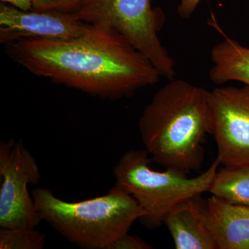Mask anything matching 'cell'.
Instances as JSON below:
<instances>
[{
    "mask_svg": "<svg viewBox=\"0 0 249 249\" xmlns=\"http://www.w3.org/2000/svg\"><path fill=\"white\" fill-rule=\"evenodd\" d=\"M209 92L173 79L154 94L139 122L142 143L153 161L186 174L200 169L206 136L211 134Z\"/></svg>",
    "mask_w": 249,
    "mask_h": 249,
    "instance_id": "2",
    "label": "cell"
},
{
    "mask_svg": "<svg viewBox=\"0 0 249 249\" xmlns=\"http://www.w3.org/2000/svg\"><path fill=\"white\" fill-rule=\"evenodd\" d=\"M201 0H181L178 8V16L183 19L191 18Z\"/></svg>",
    "mask_w": 249,
    "mask_h": 249,
    "instance_id": "16",
    "label": "cell"
},
{
    "mask_svg": "<svg viewBox=\"0 0 249 249\" xmlns=\"http://www.w3.org/2000/svg\"><path fill=\"white\" fill-rule=\"evenodd\" d=\"M34 10L40 11H55L75 14L83 9L92 0H32Z\"/></svg>",
    "mask_w": 249,
    "mask_h": 249,
    "instance_id": "14",
    "label": "cell"
},
{
    "mask_svg": "<svg viewBox=\"0 0 249 249\" xmlns=\"http://www.w3.org/2000/svg\"><path fill=\"white\" fill-rule=\"evenodd\" d=\"M209 192L231 202L249 206V166L219 170Z\"/></svg>",
    "mask_w": 249,
    "mask_h": 249,
    "instance_id": "12",
    "label": "cell"
},
{
    "mask_svg": "<svg viewBox=\"0 0 249 249\" xmlns=\"http://www.w3.org/2000/svg\"><path fill=\"white\" fill-rule=\"evenodd\" d=\"M209 102L216 160L225 168L249 167V87L214 88Z\"/></svg>",
    "mask_w": 249,
    "mask_h": 249,
    "instance_id": "7",
    "label": "cell"
},
{
    "mask_svg": "<svg viewBox=\"0 0 249 249\" xmlns=\"http://www.w3.org/2000/svg\"><path fill=\"white\" fill-rule=\"evenodd\" d=\"M45 244V234L35 228H1L0 230L1 249H42Z\"/></svg>",
    "mask_w": 249,
    "mask_h": 249,
    "instance_id": "13",
    "label": "cell"
},
{
    "mask_svg": "<svg viewBox=\"0 0 249 249\" xmlns=\"http://www.w3.org/2000/svg\"><path fill=\"white\" fill-rule=\"evenodd\" d=\"M32 196L42 220L81 248L109 249L145 216L133 196L116 185L105 196L76 202L45 188H36Z\"/></svg>",
    "mask_w": 249,
    "mask_h": 249,
    "instance_id": "3",
    "label": "cell"
},
{
    "mask_svg": "<svg viewBox=\"0 0 249 249\" xmlns=\"http://www.w3.org/2000/svg\"><path fill=\"white\" fill-rule=\"evenodd\" d=\"M145 149L124 152L114 168L116 186L131 195L145 212L140 222L150 229L163 224L165 216L182 201L209 192L218 172L215 160L206 171L196 178L167 168L156 171Z\"/></svg>",
    "mask_w": 249,
    "mask_h": 249,
    "instance_id": "4",
    "label": "cell"
},
{
    "mask_svg": "<svg viewBox=\"0 0 249 249\" xmlns=\"http://www.w3.org/2000/svg\"><path fill=\"white\" fill-rule=\"evenodd\" d=\"M211 60L209 78L213 83L238 81L249 87V47L226 37L212 49Z\"/></svg>",
    "mask_w": 249,
    "mask_h": 249,
    "instance_id": "11",
    "label": "cell"
},
{
    "mask_svg": "<svg viewBox=\"0 0 249 249\" xmlns=\"http://www.w3.org/2000/svg\"><path fill=\"white\" fill-rule=\"evenodd\" d=\"M4 47L32 74L103 99L129 97L161 78L145 55L102 26L89 24L71 40H22Z\"/></svg>",
    "mask_w": 249,
    "mask_h": 249,
    "instance_id": "1",
    "label": "cell"
},
{
    "mask_svg": "<svg viewBox=\"0 0 249 249\" xmlns=\"http://www.w3.org/2000/svg\"><path fill=\"white\" fill-rule=\"evenodd\" d=\"M89 25L75 14L26 11L0 4V42L4 46L22 40H71L83 35Z\"/></svg>",
    "mask_w": 249,
    "mask_h": 249,
    "instance_id": "8",
    "label": "cell"
},
{
    "mask_svg": "<svg viewBox=\"0 0 249 249\" xmlns=\"http://www.w3.org/2000/svg\"><path fill=\"white\" fill-rule=\"evenodd\" d=\"M151 245L137 236L130 235L129 233L121 236L114 241L109 249H150Z\"/></svg>",
    "mask_w": 249,
    "mask_h": 249,
    "instance_id": "15",
    "label": "cell"
},
{
    "mask_svg": "<svg viewBox=\"0 0 249 249\" xmlns=\"http://www.w3.org/2000/svg\"><path fill=\"white\" fill-rule=\"evenodd\" d=\"M1 1L5 4L11 5L22 11L34 10L32 0H1Z\"/></svg>",
    "mask_w": 249,
    "mask_h": 249,
    "instance_id": "17",
    "label": "cell"
},
{
    "mask_svg": "<svg viewBox=\"0 0 249 249\" xmlns=\"http://www.w3.org/2000/svg\"><path fill=\"white\" fill-rule=\"evenodd\" d=\"M75 14L83 22L115 31L150 60L160 76L175 79V61L158 36L164 16L150 0H92Z\"/></svg>",
    "mask_w": 249,
    "mask_h": 249,
    "instance_id": "5",
    "label": "cell"
},
{
    "mask_svg": "<svg viewBox=\"0 0 249 249\" xmlns=\"http://www.w3.org/2000/svg\"><path fill=\"white\" fill-rule=\"evenodd\" d=\"M201 195L182 201L165 216L163 224L177 249H217Z\"/></svg>",
    "mask_w": 249,
    "mask_h": 249,
    "instance_id": "9",
    "label": "cell"
},
{
    "mask_svg": "<svg viewBox=\"0 0 249 249\" xmlns=\"http://www.w3.org/2000/svg\"><path fill=\"white\" fill-rule=\"evenodd\" d=\"M206 215L217 249H249V206L212 195Z\"/></svg>",
    "mask_w": 249,
    "mask_h": 249,
    "instance_id": "10",
    "label": "cell"
},
{
    "mask_svg": "<svg viewBox=\"0 0 249 249\" xmlns=\"http://www.w3.org/2000/svg\"><path fill=\"white\" fill-rule=\"evenodd\" d=\"M40 169L21 141L11 139L0 145V227L36 228L42 219L28 185L38 184Z\"/></svg>",
    "mask_w": 249,
    "mask_h": 249,
    "instance_id": "6",
    "label": "cell"
}]
</instances>
